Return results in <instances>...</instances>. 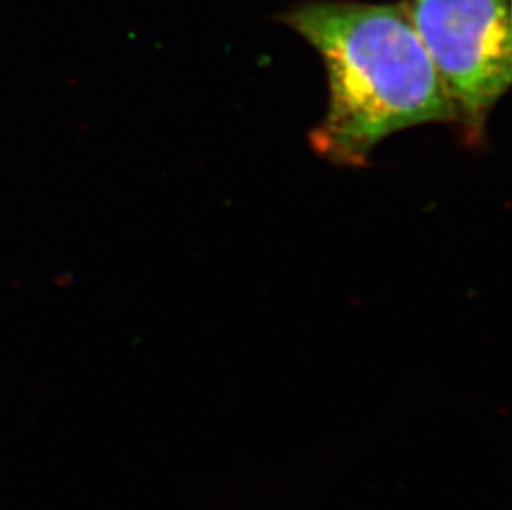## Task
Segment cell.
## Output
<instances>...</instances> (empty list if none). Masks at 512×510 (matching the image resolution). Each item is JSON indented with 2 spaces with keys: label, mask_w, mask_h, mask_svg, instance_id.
Listing matches in <instances>:
<instances>
[{
  "label": "cell",
  "mask_w": 512,
  "mask_h": 510,
  "mask_svg": "<svg viewBox=\"0 0 512 510\" xmlns=\"http://www.w3.org/2000/svg\"><path fill=\"white\" fill-rule=\"evenodd\" d=\"M324 60L329 106L312 133L325 159L365 164L387 136L455 115L425 45L401 5L322 2L285 15Z\"/></svg>",
  "instance_id": "obj_1"
},
{
  "label": "cell",
  "mask_w": 512,
  "mask_h": 510,
  "mask_svg": "<svg viewBox=\"0 0 512 510\" xmlns=\"http://www.w3.org/2000/svg\"><path fill=\"white\" fill-rule=\"evenodd\" d=\"M471 143L512 82L509 0H410L405 7Z\"/></svg>",
  "instance_id": "obj_2"
}]
</instances>
